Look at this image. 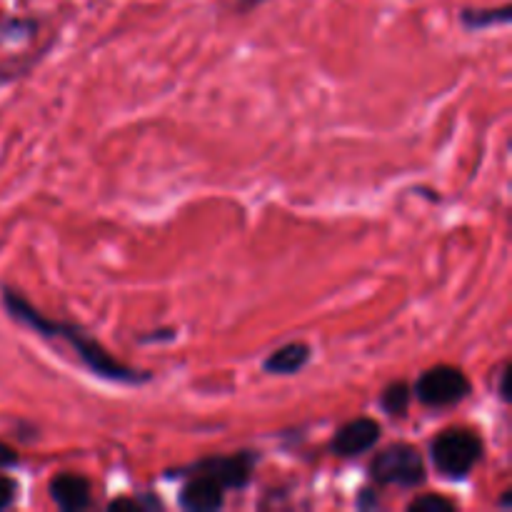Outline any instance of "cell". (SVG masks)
<instances>
[{"instance_id": "obj_1", "label": "cell", "mask_w": 512, "mask_h": 512, "mask_svg": "<svg viewBox=\"0 0 512 512\" xmlns=\"http://www.w3.org/2000/svg\"><path fill=\"white\" fill-rule=\"evenodd\" d=\"M0 303L8 318L18 323L20 328L30 330L38 338L50 340V343H63L65 348L73 350L75 360L88 370L93 378L105 380L113 385H125V388H143V385L153 383L155 373L153 370L133 368V365L123 363L115 358L113 353L105 350L95 335H90L83 325L73 323V320H55L48 318L43 310L35 308L20 290L13 285H3L0 288Z\"/></svg>"}, {"instance_id": "obj_2", "label": "cell", "mask_w": 512, "mask_h": 512, "mask_svg": "<svg viewBox=\"0 0 512 512\" xmlns=\"http://www.w3.org/2000/svg\"><path fill=\"white\" fill-rule=\"evenodd\" d=\"M485 455V443L478 430L463 428H445L430 440V463L433 470L445 480L453 483H465L478 468Z\"/></svg>"}, {"instance_id": "obj_3", "label": "cell", "mask_w": 512, "mask_h": 512, "mask_svg": "<svg viewBox=\"0 0 512 512\" xmlns=\"http://www.w3.org/2000/svg\"><path fill=\"white\" fill-rule=\"evenodd\" d=\"M368 478L380 490H418L428 483V460L415 445L393 443L373 455L368 465Z\"/></svg>"}, {"instance_id": "obj_4", "label": "cell", "mask_w": 512, "mask_h": 512, "mask_svg": "<svg viewBox=\"0 0 512 512\" xmlns=\"http://www.w3.org/2000/svg\"><path fill=\"white\" fill-rule=\"evenodd\" d=\"M260 463L258 450H238L230 455H205V458L193 460L188 465H178V468L165 470V480H180L188 475H208L215 483H220L228 490H245L250 488L255 478V468Z\"/></svg>"}, {"instance_id": "obj_5", "label": "cell", "mask_w": 512, "mask_h": 512, "mask_svg": "<svg viewBox=\"0 0 512 512\" xmlns=\"http://www.w3.org/2000/svg\"><path fill=\"white\" fill-rule=\"evenodd\" d=\"M473 395V380L458 365L440 363L423 370L413 383V398L428 410H448Z\"/></svg>"}, {"instance_id": "obj_6", "label": "cell", "mask_w": 512, "mask_h": 512, "mask_svg": "<svg viewBox=\"0 0 512 512\" xmlns=\"http://www.w3.org/2000/svg\"><path fill=\"white\" fill-rule=\"evenodd\" d=\"M380 438H383V425L375 418H370V415H360V418L348 420V423H343L335 430L328 450L335 458L353 460L378 448Z\"/></svg>"}, {"instance_id": "obj_7", "label": "cell", "mask_w": 512, "mask_h": 512, "mask_svg": "<svg viewBox=\"0 0 512 512\" xmlns=\"http://www.w3.org/2000/svg\"><path fill=\"white\" fill-rule=\"evenodd\" d=\"M48 495L63 512H80L93 505V485H90V480L80 473H70V470H63V473L50 480Z\"/></svg>"}, {"instance_id": "obj_8", "label": "cell", "mask_w": 512, "mask_h": 512, "mask_svg": "<svg viewBox=\"0 0 512 512\" xmlns=\"http://www.w3.org/2000/svg\"><path fill=\"white\" fill-rule=\"evenodd\" d=\"M178 493V505L188 512H218L225 508V488L208 475H188L183 478Z\"/></svg>"}, {"instance_id": "obj_9", "label": "cell", "mask_w": 512, "mask_h": 512, "mask_svg": "<svg viewBox=\"0 0 512 512\" xmlns=\"http://www.w3.org/2000/svg\"><path fill=\"white\" fill-rule=\"evenodd\" d=\"M313 363V348L303 340H293L280 348H275L268 358L263 360V373L275 375V378H290V375L303 373L308 365Z\"/></svg>"}, {"instance_id": "obj_10", "label": "cell", "mask_w": 512, "mask_h": 512, "mask_svg": "<svg viewBox=\"0 0 512 512\" xmlns=\"http://www.w3.org/2000/svg\"><path fill=\"white\" fill-rule=\"evenodd\" d=\"M460 25L468 33H480L490 28H505L512 20V5L503 3L498 8H463L460 10Z\"/></svg>"}, {"instance_id": "obj_11", "label": "cell", "mask_w": 512, "mask_h": 512, "mask_svg": "<svg viewBox=\"0 0 512 512\" xmlns=\"http://www.w3.org/2000/svg\"><path fill=\"white\" fill-rule=\"evenodd\" d=\"M410 405H413V385H410L408 380H390V383L380 390L378 408L383 410L388 418L403 420L405 415H408Z\"/></svg>"}, {"instance_id": "obj_12", "label": "cell", "mask_w": 512, "mask_h": 512, "mask_svg": "<svg viewBox=\"0 0 512 512\" xmlns=\"http://www.w3.org/2000/svg\"><path fill=\"white\" fill-rule=\"evenodd\" d=\"M458 503L443 493H423L408 503V512H455Z\"/></svg>"}, {"instance_id": "obj_13", "label": "cell", "mask_w": 512, "mask_h": 512, "mask_svg": "<svg viewBox=\"0 0 512 512\" xmlns=\"http://www.w3.org/2000/svg\"><path fill=\"white\" fill-rule=\"evenodd\" d=\"M163 508V500L153 493H138L135 498H115L108 503V510H135V512H148V510Z\"/></svg>"}, {"instance_id": "obj_14", "label": "cell", "mask_w": 512, "mask_h": 512, "mask_svg": "<svg viewBox=\"0 0 512 512\" xmlns=\"http://www.w3.org/2000/svg\"><path fill=\"white\" fill-rule=\"evenodd\" d=\"M38 33V20L33 18H8L0 23V38L5 40H28Z\"/></svg>"}, {"instance_id": "obj_15", "label": "cell", "mask_w": 512, "mask_h": 512, "mask_svg": "<svg viewBox=\"0 0 512 512\" xmlns=\"http://www.w3.org/2000/svg\"><path fill=\"white\" fill-rule=\"evenodd\" d=\"M43 55L45 53H38L35 58H23V60L10 58V60H5V63H0V85H8V83H13V80L28 75L30 70H33L35 60H40Z\"/></svg>"}, {"instance_id": "obj_16", "label": "cell", "mask_w": 512, "mask_h": 512, "mask_svg": "<svg viewBox=\"0 0 512 512\" xmlns=\"http://www.w3.org/2000/svg\"><path fill=\"white\" fill-rule=\"evenodd\" d=\"M383 508V493H380L378 485H365L358 490V498H355V510H380Z\"/></svg>"}, {"instance_id": "obj_17", "label": "cell", "mask_w": 512, "mask_h": 512, "mask_svg": "<svg viewBox=\"0 0 512 512\" xmlns=\"http://www.w3.org/2000/svg\"><path fill=\"white\" fill-rule=\"evenodd\" d=\"M178 338V330L175 328H155V330H148V333H140L138 343L140 345H165V343H173V340Z\"/></svg>"}, {"instance_id": "obj_18", "label": "cell", "mask_w": 512, "mask_h": 512, "mask_svg": "<svg viewBox=\"0 0 512 512\" xmlns=\"http://www.w3.org/2000/svg\"><path fill=\"white\" fill-rule=\"evenodd\" d=\"M15 500H18V480L0 473V510L13 508Z\"/></svg>"}, {"instance_id": "obj_19", "label": "cell", "mask_w": 512, "mask_h": 512, "mask_svg": "<svg viewBox=\"0 0 512 512\" xmlns=\"http://www.w3.org/2000/svg\"><path fill=\"white\" fill-rule=\"evenodd\" d=\"M510 378H512V368H510V363H505L503 368L498 370V388H495V393H498V398L503 400V403H510V398H512Z\"/></svg>"}, {"instance_id": "obj_20", "label": "cell", "mask_w": 512, "mask_h": 512, "mask_svg": "<svg viewBox=\"0 0 512 512\" xmlns=\"http://www.w3.org/2000/svg\"><path fill=\"white\" fill-rule=\"evenodd\" d=\"M20 465V455L18 450L10 448L8 443L0 440V470H10V468H18Z\"/></svg>"}, {"instance_id": "obj_21", "label": "cell", "mask_w": 512, "mask_h": 512, "mask_svg": "<svg viewBox=\"0 0 512 512\" xmlns=\"http://www.w3.org/2000/svg\"><path fill=\"white\" fill-rule=\"evenodd\" d=\"M265 3H268V0H238V3H235V13H240V15L253 13L255 8H260V5H265Z\"/></svg>"}, {"instance_id": "obj_22", "label": "cell", "mask_w": 512, "mask_h": 512, "mask_svg": "<svg viewBox=\"0 0 512 512\" xmlns=\"http://www.w3.org/2000/svg\"><path fill=\"white\" fill-rule=\"evenodd\" d=\"M498 508L500 510H510L512 508V490H505L503 498L498 500Z\"/></svg>"}]
</instances>
